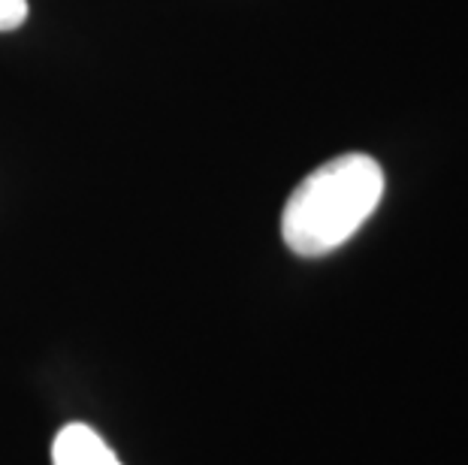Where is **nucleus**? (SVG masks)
Segmentation results:
<instances>
[{"label":"nucleus","mask_w":468,"mask_h":465,"mask_svg":"<svg viewBox=\"0 0 468 465\" xmlns=\"http://www.w3.org/2000/svg\"><path fill=\"white\" fill-rule=\"evenodd\" d=\"M384 196V170L368 154H342L293 187L282 212L284 245L300 257H324L351 239Z\"/></svg>","instance_id":"1"},{"label":"nucleus","mask_w":468,"mask_h":465,"mask_svg":"<svg viewBox=\"0 0 468 465\" xmlns=\"http://www.w3.org/2000/svg\"><path fill=\"white\" fill-rule=\"evenodd\" d=\"M52 465H124L103 435L88 423H69L52 441Z\"/></svg>","instance_id":"2"},{"label":"nucleus","mask_w":468,"mask_h":465,"mask_svg":"<svg viewBox=\"0 0 468 465\" xmlns=\"http://www.w3.org/2000/svg\"><path fill=\"white\" fill-rule=\"evenodd\" d=\"M27 0H0V31H16L27 22Z\"/></svg>","instance_id":"3"}]
</instances>
